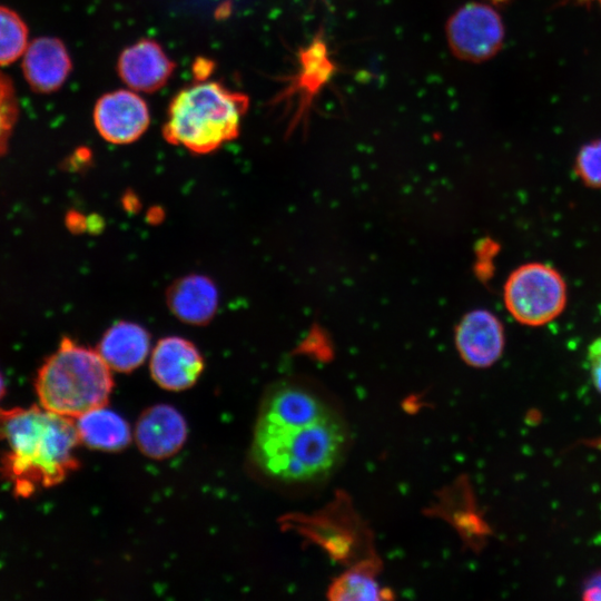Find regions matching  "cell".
I'll list each match as a JSON object with an SVG mask.
<instances>
[{
	"label": "cell",
	"instance_id": "obj_20",
	"mask_svg": "<svg viewBox=\"0 0 601 601\" xmlns=\"http://www.w3.org/2000/svg\"><path fill=\"white\" fill-rule=\"evenodd\" d=\"M18 101L10 79L0 71V156L8 147L18 118Z\"/></svg>",
	"mask_w": 601,
	"mask_h": 601
},
{
	"label": "cell",
	"instance_id": "obj_13",
	"mask_svg": "<svg viewBox=\"0 0 601 601\" xmlns=\"http://www.w3.org/2000/svg\"><path fill=\"white\" fill-rule=\"evenodd\" d=\"M135 434L138 447L145 455L165 459L183 446L187 437V425L174 407L155 405L139 417Z\"/></svg>",
	"mask_w": 601,
	"mask_h": 601
},
{
	"label": "cell",
	"instance_id": "obj_5",
	"mask_svg": "<svg viewBox=\"0 0 601 601\" xmlns=\"http://www.w3.org/2000/svg\"><path fill=\"white\" fill-rule=\"evenodd\" d=\"M566 284L562 275L543 263H526L508 277L503 299L520 324L542 326L555 319L566 305Z\"/></svg>",
	"mask_w": 601,
	"mask_h": 601
},
{
	"label": "cell",
	"instance_id": "obj_9",
	"mask_svg": "<svg viewBox=\"0 0 601 601\" xmlns=\"http://www.w3.org/2000/svg\"><path fill=\"white\" fill-rule=\"evenodd\" d=\"M455 345L467 365L490 367L500 359L504 349L503 325L491 312L474 309L456 326Z\"/></svg>",
	"mask_w": 601,
	"mask_h": 601
},
{
	"label": "cell",
	"instance_id": "obj_12",
	"mask_svg": "<svg viewBox=\"0 0 601 601\" xmlns=\"http://www.w3.org/2000/svg\"><path fill=\"white\" fill-rule=\"evenodd\" d=\"M166 304L171 314L181 322L197 326L206 325L218 311V288L208 276L188 274L168 286Z\"/></svg>",
	"mask_w": 601,
	"mask_h": 601
},
{
	"label": "cell",
	"instance_id": "obj_4",
	"mask_svg": "<svg viewBox=\"0 0 601 601\" xmlns=\"http://www.w3.org/2000/svg\"><path fill=\"white\" fill-rule=\"evenodd\" d=\"M114 387L111 370L98 351L63 337L39 368L35 388L40 406L76 418L105 406Z\"/></svg>",
	"mask_w": 601,
	"mask_h": 601
},
{
	"label": "cell",
	"instance_id": "obj_10",
	"mask_svg": "<svg viewBox=\"0 0 601 601\" xmlns=\"http://www.w3.org/2000/svg\"><path fill=\"white\" fill-rule=\"evenodd\" d=\"M204 370V359L190 341L166 336L158 341L150 356V373L165 390L183 391L195 384Z\"/></svg>",
	"mask_w": 601,
	"mask_h": 601
},
{
	"label": "cell",
	"instance_id": "obj_14",
	"mask_svg": "<svg viewBox=\"0 0 601 601\" xmlns=\"http://www.w3.org/2000/svg\"><path fill=\"white\" fill-rule=\"evenodd\" d=\"M71 70V60L65 45L57 38L42 37L28 45L22 71L30 87L41 93L58 90Z\"/></svg>",
	"mask_w": 601,
	"mask_h": 601
},
{
	"label": "cell",
	"instance_id": "obj_16",
	"mask_svg": "<svg viewBox=\"0 0 601 601\" xmlns=\"http://www.w3.org/2000/svg\"><path fill=\"white\" fill-rule=\"evenodd\" d=\"M75 425L79 440L93 450L119 451L125 449L131 440L127 422L105 406L79 415L75 418Z\"/></svg>",
	"mask_w": 601,
	"mask_h": 601
},
{
	"label": "cell",
	"instance_id": "obj_24",
	"mask_svg": "<svg viewBox=\"0 0 601 601\" xmlns=\"http://www.w3.org/2000/svg\"><path fill=\"white\" fill-rule=\"evenodd\" d=\"M492 1H494V2H503L505 0H492Z\"/></svg>",
	"mask_w": 601,
	"mask_h": 601
},
{
	"label": "cell",
	"instance_id": "obj_11",
	"mask_svg": "<svg viewBox=\"0 0 601 601\" xmlns=\"http://www.w3.org/2000/svg\"><path fill=\"white\" fill-rule=\"evenodd\" d=\"M174 62L154 40L142 39L126 48L118 60L119 76L132 90L152 92L166 85Z\"/></svg>",
	"mask_w": 601,
	"mask_h": 601
},
{
	"label": "cell",
	"instance_id": "obj_19",
	"mask_svg": "<svg viewBox=\"0 0 601 601\" xmlns=\"http://www.w3.org/2000/svg\"><path fill=\"white\" fill-rule=\"evenodd\" d=\"M574 171L585 186L601 188V139L582 146L575 157Z\"/></svg>",
	"mask_w": 601,
	"mask_h": 601
},
{
	"label": "cell",
	"instance_id": "obj_3",
	"mask_svg": "<svg viewBox=\"0 0 601 601\" xmlns=\"http://www.w3.org/2000/svg\"><path fill=\"white\" fill-rule=\"evenodd\" d=\"M248 105L246 95L217 81L190 85L171 100L164 138L193 154L213 152L238 137Z\"/></svg>",
	"mask_w": 601,
	"mask_h": 601
},
{
	"label": "cell",
	"instance_id": "obj_1",
	"mask_svg": "<svg viewBox=\"0 0 601 601\" xmlns=\"http://www.w3.org/2000/svg\"><path fill=\"white\" fill-rule=\"evenodd\" d=\"M347 443L343 420L312 391L285 384L265 400L255 427L254 456L269 475L307 482L328 475Z\"/></svg>",
	"mask_w": 601,
	"mask_h": 601
},
{
	"label": "cell",
	"instance_id": "obj_23",
	"mask_svg": "<svg viewBox=\"0 0 601 601\" xmlns=\"http://www.w3.org/2000/svg\"><path fill=\"white\" fill-rule=\"evenodd\" d=\"M4 393H6V383H4V378L2 374L0 373V401L3 397Z\"/></svg>",
	"mask_w": 601,
	"mask_h": 601
},
{
	"label": "cell",
	"instance_id": "obj_8",
	"mask_svg": "<svg viewBox=\"0 0 601 601\" xmlns=\"http://www.w3.org/2000/svg\"><path fill=\"white\" fill-rule=\"evenodd\" d=\"M146 101L132 90H116L104 95L93 109V122L108 142L126 145L140 138L149 125Z\"/></svg>",
	"mask_w": 601,
	"mask_h": 601
},
{
	"label": "cell",
	"instance_id": "obj_17",
	"mask_svg": "<svg viewBox=\"0 0 601 601\" xmlns=\"http://www.w3.org/2000/svg\"><path fill=\"white\" fill-rule=\"evenodd\" d=\"M328 597L335 601H370L388 599L370 565L351 569L334 580Z\"/></svg>",
	"mask_w": 601,
	"mask_h": 601
},
{
	"label": "cell",
	"instance_id": "obj_18",
	"mask_svg": "<svg viewBox=\"0 0 601 601\" xmlns=\"http://www.w3.org/2000/svg\"><path fill=\"white\" fill-rule=\"evenodd\" d=\"M28 47V28L11 9L0 6V66L23 56Z\"/></svg>",
	"mask_w": 601,
	"mask_h": 601
},
{
	"label": "cell",
	"instance_id": "obj_6",
	"mask_svg": "<svg viewBox=\"0 0 601 601\" xmlns=\"http://www.w3.org/2000/svg\"><path fill=\"white\" fill-rule=\"evenodd\" d=\"M336 71L326 41L316 36L297 56V68L275 98V104L289 114V127L294 129L308 115L309 109L323 88Z\"/></svg>",
	"mask_w": 601,
	"mask_h": 601
},
{
	"label": "cell",
	"instance_id": "obj_21",
	"mask_svg": "<svg viewBox=\"0 0 601 601\" xmlns=\"http://www.w3.org/2000/svg\"><path fill=\"white\" fill-rule=\"evenodd\" d=\"M587 359L592 384L601 395V336L589 345Z\"/></svg>",
	"mask_w": 601,
	"mask_h": 601
},
{
	"label": "cell",
	"instance_id": "obj_15",
	"mask_svg": "<svg viewBox=\"0 0 601 601\" xmlns=\"http://www.w3.org/2000/svg\"><path fill=\"white\" fill-rule=\"evenodd\" d=\"M97 351L110 370L128 373L147 358L150 334L140 324L119 321L104 333Z\"/></svg>",
	"mask_w": 601,
	"mask_h": 601
},
{
	"label": "cell",
	"instance_id": "obj_2",
	"mask_svg": "<svg viewBox=\"0 0 601 601\" xmlns=\"http://www.w3.org/2000/svg\"><path fill=\"white\" fill-rule=\"evenodd\" d=\"M75 421L42 406L0 408V474L26 497L62 482L78 467Z\"/></svg>",
	"mask_w": 601,
	"mask_h": 601
},
{
	"label": "cell",
	"instance_id": "obj_25",
	"mask_svg": "<svg viewBox=\"0 0 601 601\" xmlns=\"http://www.w3.org/2000/svg\"><path fill=\"white\" fill-rule=\"evenodd\" d=\"M595 1H599L601 3V0H595Z\"/></svg>",
	"mask_w": 601,
	"mask_h": 601
},
{
	"label": "cell",
	"instance_id": "obj_7",
	"mask_svg": "<svg viewBox=\"0 0 601 601\" xmlns=\"http://www.w3.org/2000/svg\"><path fill=\"white\" fill-rule=\"evenodd\" d=\"M446 37L457 58L480 62L492 58L502 48L504 27L492 7L472 2L451 16L446 24Z\"/></svg>",
	"mask_w": 601,
	"mask_h": 601
},
{
	"label": "cell",
	"instance_id": "obj_22",
	"mask_svg": "<svg viewBox=\"0 0 601 601\" xmlns=\"http://www.w3.org/2000/svg\"><path fill=\"white\" fill-rule=\"evenodd\" d=\"M582 599L587 601H601V570L592 573L584 580Z\"/></svg>",
	"mask_w": 601,
	"mask_h": 601
}]
</instances>
